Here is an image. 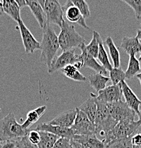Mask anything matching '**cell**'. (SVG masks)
Masks as SVG:
<instances>
[{"label":"cell","instance_id":"37","mask_svg":"<svg viewBox=\"0 0 141 148\" xmlns=\"http://www.w3.org/2000/svg\"><path fill=\"white\" fill-rule=\"evenodd\" d=\"M131 143L133 146H141V134L136 133L132 137Z\"/></svg>","mask_w":141,"mask_h":148},{"label":"cell","instance_id":"46","mask_svg":"<svg viewBox=\"0 0 141 148\" xmlns=\"http://www.w3.org/2000/svg\"><path fill=\"white\" fill-rule=\"evenodd\" d=\"M140 61H141V53H140Z\"/></svg>","mask_w":141,"mask_h":148},{"label":"cell","instance_id":"8","mask_svg":"<svg viewBox=\"0 0 141 148\" xmlns=\"http://www.w3.org/2000/svg\"><path fill=\"white\" fill-rule=\"evenodd\" d=\"M107 108L111 117L119 123L124 120H134L136 112L121 100L107 103Z\"/></svg>","mask_w":141,"mask_h":148},{"label":"cell","instance_id":"21","mask_svg":"<svg viewBox=\"0 0 141 148\" xmlns=\"http://www.w3.org/2000/svg\"><path fill=\"white\" fill-rule=\"evenodd\" d=\"M87 78L90 86L92 87L96 92H99L105 88L106 87L107 83L110 81L108 77L104 76L103 74L100 73L92 74Z\"/></svg>","mask_w":141,"mask_h":148},{"label":"cell","instance_id":"11","mask_svg":"<svg viewBox=\"0 0 141 148\" xmlns=\"http://www.w3.org/2000/svg\"><path fill=\"white\" fill-rule=\"evenodd\" d=\"M98 93V95H95L96 99L106 104L121 101L123 96L121 85L119 83L117 85L106 86Z\"/></svg>","mask_w":141,"mask_h":148},{"label":"cell","instance_id":"20","mask_svg":"<svg viewBox=\"0 0 141 148\" xmlns=\"http://www.w3.org/2000/svg\"><path fill=\"white\" fill-rule=\"evenodd\" d=\"M91 97L77 108L79 110L82 111L88 117L90 121L94 123L96 114V104L94 98V94L91 93Z\"/></svg>","mask_w":141,"mask_h":148},{"label":"cell","instance_id":"6","mask_svg":"<svg viewBox=\"0 0 141 148\" xmlns=\"http://www.w3.org/2000/svg\"><path fill=\"white\" fill-rule=\"evenodd\" d=\"M68 65H74L77 69H81L83 66V59L81 54H76L75 50L65 51L58 56H56L47 72L53 74L58 71H61Z\"/></svg>","mask_w":141,"mask_h":148},{"label":"cell","instance_id":"42","mask_svg":"<svg viewBox=\"0 0 141 148\" xmlns=\"http://www.w3.org/2000/svg\"><path fill=\"white\" fill-rule=\"evenodd\" d=\"M136 37L138 38V40H141V29H139L137 32V34H136Z\"/></svg>","mask_w":141,"mask_h":148},{"label":"cell","instance_id":"3","mask_svg":"<svg viewBox=\"0 0 141 148\" xmlns=\"http://www.w3.org/2000/svg\"><path fill=\"white\" fill-rule=\"evenodd\" d=\"M29 130L23 128L16 120L15 114L11 112L0 120V142L15 141L28 135Z\"/></svg>","mask_w":141,"mask_h":148},{"label":"cell","instance_id":"23","mask_svg":"<svg viewBox=\"0 0 141 148\" xmlns=\"http://www.w3.org/2000/svg\"><path fill=\"white\" fill-rule=\"evenodd\" d=\"M3 8H4V13L7 14L16 22L21 19V14H20L21 7L15 0H4Z\"/></svg>","mask_w":141,"mask_h":148},{"label":"cell","instance_id":"27","mask_svg":"<svg viewBox=\"0 0 141 148\" xmlns=\"http://www.w3.org/2000/svg\"><path fill=\"white\" fill-rule=\"evenodd\" d=\"M140 61L136 58L135 55H130L128 68L125 71V78L131 79L133 77L136 76L137 74L140 73Z\"/></svg>","mask_w":141,"mask_h":148},{"label":"cell","instance_id":"12","mask_svg":"<svg viewBox=\"0 0 141 148\" xmlns=\"http://www.w3.org/2000/svg\"><path fill=\"white\" fill-rule=\"evenodd\" d=\"M62 9L64 16L69 22L76 23L84 29H90V28L86 24L85 18L81 14L79 9L72 3L71 0H67L65 4L62 6Z\"/></svg>","mask_w":141,"mask_h":148},{"label":"cell","instance_id":"41","mask_svg":"<svg viewBox=\"0 0 141 148\" xmlns=\"http://www.w3.org/2000/svg\"><path fill=\"white\" fill-rule=\"evenodd\" d=\"M3 5H4V0H0V16L4 14V13Z\"/></svg>","mask_w":141,"mask_h":148},{"label":"cell","instance_id":"28","mask_svg":"<svg viewBox=\"0 0 141 148\" xmlns=\"http://www.w3.org/2000/svg\"><path fill=\"white\" fill-rule=\"evenodd\" d=\"M102 37L100 34L96 31H93V36L92 41L88 45L86 46V49L90 55L92 56L94 58H97L99 53V42L102 41Z\"/></svg>","mask_w":141,"mask_h":148},{"label":"cell","instance_id":"18","mask_svg":"<svg viewBox=\"0 0 141 148\" xmlns=\"http://www.w3.org/2000/svg\"><path fill=\"white\" fill-rule=\"evenodd\" d=\"M120 48L128 55H135L141 53V44L136 36L124 37Z\"/></svg>","mask_w":141,"mask_h":148},{"label":"cell","instance_id":"15","mask_svg":"<svg viewBox=\"0 0 141 148\" xmlns=\"http://www.w3.org/2000/svg\"><path fill=\"white\" fill-rule=\"evenodd\" d=\"M121 89L123 92V96L125 98V103L136 112V114L138 113L139 107L141 105V101L132 90L127 83L125 81L121 82Z\"/></svg>","mask_w":141,"mask_h":148},{"label":"cell","instance_id":"33","mask_svg":"<svg viewBox=\"0 0 141 148\" xmlns=\"http://www.w3.org/2000/svg\"><path fill=\"white\" fill-rule=\"evenodd\" d=\"M131 7L137 19H141V0H121Z\"/></svg>","mask_w":141,"mask_h":148},{"label":"cell","instance_id":"9","mask_svg":"<svg viewBox=\"0 0 141 148\" xmlns=\"http://www.w3.org/2000/svg\"><path fill=\"white\" fill-rule=\"evenodd\" d=\"M75 135H85L95 134L94 123H92L88 117L82 111L77 108V115L73 125L70 127Z\"/></svg>","mask_w":141,"mask_h":148},{"label":"cell","instance_id":"45","mask_svg":"<svg viewBox=\"0 0 141 148\" xmlns=\"http://www.w3.org/2000/svg\"><path fill=\"white\" fill-rule=\"evenodd\" d=\"M138 118H139L138 121L141 123V110H139L138 113Z\"/></svg>","mask_w":141,"mask_h":148},{"label":"cell","instance_id":"44","mask_svg":"<svg viewBox=\"0 0 141 148\" xmlns=\"http://www.w3.org/2000/svg\"><path fill=\"white\" fill-rule=\"evenodd\" d=\"M38 2L40 3V4H41V5L43 7V6H44V4H45V0H38Z\"/></svg>","mask_w":141,"mask_h":148},{"label":"cell","instance_id":"16","mask_svg":"<svg viewBox=\"0 0 141 148\" xmlns=\"http://www.w3.org/2000/svg\"><path fill=\"white\" fill-rule=\"evenodd\" d=\"M79 49L82 51L81 55L83 59V66L82 68H89L96 71V73H100L102 74H107V71L102 66V64H99L96 58L92 55L88 53V51L86 49L85 44H82L79 46Z\"/></svg>","mask_w":141,"mask_h":148},{"label":"cell","instance_id":"7","mask_svg":"<svg viewBox=\"0 0 141 148\" xmlns=\"http://www.w3.org/2000/svg\"><path fill=\"white\" fill-rule=\"evenodd\" d=\"M43 10L46 16L45 24H53L61 28L65 19L63 18L64 14L62 6L59 3V1L45 0Z\"/></svg>","mask_w":141,"mask_h":148},{"label":"cell","instance_id":"48","mask_svg":"<svg viewBox=\"0 0 141 148\" xmlns=\"http://www.w3.org/2000/svg\"><path fill=\"white\" fill-rule=\"evenodd\" d=\"M56 1H58V0H56Z\"/></svg>","mask_w":141,"mask_h":148},{"label":"cell","instance_id":"29","mask_svg":"<svg viewBox=\"0 0 141 148\" xmlns=\"http://www.w3.org/2000/svg\"><path fill=\"white\" fill-rule=\"evenodd\" d=\"M97 58L99 62L102 64V66H103L106 70L108 71L112 70L113 67L111 66V63H110L109 59H108V55H107L106 51L105 50V48H104V42L102 41V40L99 42V53H98Z\"/></svg>","mask_w":141,"mask_h":148},{"label":"cell","instance_id":"13","mask_svg":"<svg viewBox=\"0 0 141 148\" xmlns=\"http://www.w3.org/2000/svg\"><path fill=\"white\" fill-rule=\"evenodd\" d=\"M36 130L38 131H46L57 135L59 138H65L73 140L75 134L73 130L67 127H62L60 126L53 125L48 124V123H41L35 128Z\"/></svg>","mask_w":141,"mask_h":148},{"label":"cell","instance_id":"14","mask_svg":"<svg viewBox=\"0 0 141 148\" xmlns=\"http://www.w3.org/2000/svg\"><path fill=\"white\" fill-rule=\"evenodd\" d=\"M77 115V108H76L71 109L63 112H61L60 114L53 118L50 121L47 122V123L53 125L60 126L62 127H67L70 128L73 125Z\"/></svg>","mask_w":141,"mask_h":148},{"label":"cell","instance_id":"36","mask_svg":"<svg viewBox=\"0 0 141 148\" xmlns=\"http://www.w3.org/2000/svg\"><path fill=\"white\" fill-rule=\"evenodd\" d=\"M28 138L29 141L34 145H37L39 143L41 140V135H40L39 132L38 130H36L35 129L30 130L28 133Z\"/></svg>","mask_w":141,"mask_h":148},{"label":"cell","instance_id":"26","mask_svg":"<svg viewBox=\"0 0 141 148\" xmlns=\"http://www.w3.org/2000/svg\"><path fill=\"white\" fill-rule=\"evenodd\" d=\"M61 71L66 77L73 81H78V82H85L87 81V78L79 71V70L74 65H68L65 66L61 70Z\"/></svg>","mask_w":141,"mask_h":148},{"label":"cell","instance_id":"17","mask_svg":"<svg viewBox=\"0 0 141 148\" xmlns=\"http://www.w3.org/2000/svg\"><path fill=\"white\" fill-rule=\"evenodd\" d=\"M73 140L83 145L87 148H106V144L97 138L95 134L85 135H75Z\"/></svg>","mask_w":141,"mask_h":148},{"label":"cell","instance_id":"34","mask_svg":"<svg viewBox=\"0 0 141 148\" xmlns=\"http://www.w3.org/2000/svg\"><path fill=\"white\" fill-rule=\"evenodd\" d=\"M16 148H38L37 145H34L29 141L28 135L15 140Z\"/></svg>","mask_w":141,"mask_h":148},{"label":"cell","instance_id":"38","mask_svg":"<svg viewBox=\"0 0 141 148\" xmlns=\"http://www.w3.org/2000/svg\"><path fill=\"white\" fill-rule=\"evenodd\" d=\"M0 148H16L14 141H6L1 142L0 145Z\"/></svg>","mask_w":141,"mask_h":148},{"label":"cell","instance_id":"25","mask_svg":"<svg viewBox=\"0 0 141 148\" xmlns=\"http://www.w3.org/2000/svg\"><path fill=\"white\" fill-rule=\"evenodd\" d=\"M104 44L106 45L107 47H108V51H109V54L111 56V59H112L114 68L120 67V53H119V49H117L116 46L115 45L112 38L110 36L107 37L105 41H104Z\"/></svg>","mask_w":141,"mask_h":148},{"label":"cell","instance_id":"19","mask_svg":"<svg viewBox=\"0 0 141 148\" xmlns=\"http://www.w3.org/2000/svg\"><path fill=\"white\" fill-rule=\"evenodd\" d=\"M25 1L26 6H28L30 8L32 14L36 18V21H38V24L41 29H43L45 26V21H46V16L43 10V7L38 2V0H25Z\"/></svg>","mask_w":141,"mask_h":148},{"label":"cell","instance_id":"35","mask_svg":"<svg viewBox=\"0 0 141 148\" xmlns=\"http://www.w3.org/2000/svg\"><path fill=\"white\" fill-rule=\"evenodd\" d=\"M53 148H73L71 140L65 138H60L55 143Z\"/></svg>","mask_w":141,"mask_h":148},{"label":"cell","instance_id":"47","mask_svg":"<svg viewBox=\"0 0 141 148\" xmlns=\"http://www.w3.org/2000/svg\"><path fill=\"white\" fill-rule=\"evenodd\" d=\"M1 142H0V145H1Z\"/></svg>","mask_w":141,"mask_h":148},{"label":"cell","instance_id":"43","mask_svg":"<svg viewBox=\"0 0 141 148\" xmlns=\"http://www.w3.org/2000/svg\"><path fill=\"white\" fill-rule=\"evenodd\" d=\"M136 78H137L139 80V81H140V85H141V72H140V73L137 74V75H136Z\"/></svg>","mask_w":141,"mask_h":148},{"label":"cell","instance_id":"5","mask_svg":"<svg viewBox=\"0 0 141 148\" xmlns=\"http://www.w3.org/2000/svg\"><path fill=\"white\" fill-rule=\"evenodd\" d=\"M141 123L138 120H124L119 122L102 141L106 145L112 140L133 136L138 132Z\"/></svg>","mask_w":141,"mask_h":148},{"label":"cell","instance_id":"1","mask_svg":"<svg viewBox=\"0 0 141 148\" xmlns=\"http://www.w3.org/2000/svg\"><path fill=\"white\" fill-rule=\"evenodd\" d=\"M60 49L58 36L50 24H45L43 28V38L41 43V53L40 61L50 69L57 52Z\"/></svg>","mask_w":141,"mask_h":148},{"label":"cell","instance_id":"39","mask_svg":"<svg viewBox=\"0 0 141 148\" xmlns=\"http://www.w3.org/2000/svg\"><path fill=\"white\" fill-rule=\"evenodd\" d=\"M72 142V145H73V148H87L85 146H84L83 145L80 144L79 143H77V142L73 141V140H71Z\"/></svg>","mask_w":141,"mask_h":148},{"label":"cell","instance_id":"40","mask_svg":"<svg viewBox=\"0 0 141 148\" xmlns=\"http://www.w3.org/2000/svg\"><path fill=\"white\" fill-rule=\"evenodd\" d=\"M15 1H16V3H17L18 4H19V6L20 7H24L26 6V1L25 0H15Z\"/></svg>","mask_w":141,"mask_h":148},{"label":"cell","instance_id":"22","mask_svg":"<svg viewBox=\"0 0 141 148\" xmlns=\"http://www.w3.org/2000/svg\"><path fill=\"white\" fill-rule=\"evenodd\" d=\"M46 106H42L37 108L35 110H31L30 112H28V114H27L26 119L23 123V124L21 125L23 128L25 130H28L29 127L32 125L36 123L40 119V118L43 115L45 111L46 110Z\"/></svg>","mask_w":141,"mask_h":148},{"label":"cell","instance_id":"30","mask_svg":"<svg viewBox=\"0 0 141 148\" xmlns=\"http://www.w3.org/2000/svg\"><path fill=\"white\" fill-rule=\"evenodd\" d=\"M133 136L112 140L106 145V148H133L131 143Z\"/></svg>","mask_w":141,"mask_h":148},{"label":"cell","instance_id":"32","mask_svg":"<svg viewBox=\"0 0 141 148\" xmlns=\"http://www.w3.org/2000/svg\"><path fill=\"white\" fill-rule=\"evenodd\" d=\"M71 1L77 8L79 9L81 14L83 16L84 18L89 17L91 15L89 7L85 0H71Z\"/></svg>","mask_w":141,"mask_h":148},{"label":"cell","instance_id":"2","mask_svg":"<svg viewBox=\"0 0 141 148\" xmlns=\"http://www.w3.org/2000/svg\"><path fill=\"white\" fill-rule=\"evenodd\" d=\"M96 104V114L94 120L95 135L98 137H102L103 140L107 134L112 130L116 125L118 122L111 117L106 103L97 101L95 98Z\"/></svg>","mask_w":141,"mask_h":148},{"label":"cell","instance_id":"4","mask_svg":"<svg viewBox=\"0 0 141 148\" xmlns=\"http://www.w3.org/2000/svg\"><path fill=\"white\" fill-rule=\"evenodd\" d=\"M60 29L58 41L60 48L62 51L79 48L82 44H85V38L77 33L73 24L65 20Z\"/></svg>","mask_w":141,"mask_h":148},{"label":"cell","instance_id":"31","mask_svg":"<svg viewBox=\"0 0 141 148\" xmlns=\"http://www.w3.org/2000/svg\"><path fill=\"white\" fill-rule=\"evenodd\" d=\"M110 81H111L112 85H117L123 81H125V71L119 68H113L112 70L109 71Z\"/></svg>","mask_w":141,"mask_h":148},{"label":"cell","instance_id":"24","mask_svg":"<svg viewBox=\"0 0 141 148\" xmlns=\"http://www.w3.org/2000/svg\"><path fill=\"white\" fill-rule=\"evenodd\" d=\"M38 132L41 135V140L38 144V148H53L57 140L60 138L54 134L46 131H38Z\"/></svg>","mask_w":141,"mask_h":148},{"label":"cell","instance_id":"10","mask_svg":"<svg viewBox=\"0 0 141 148\" xmlns=\"http://www.w3.org/2000/svg\"><path fill=\"white\" fill-rule=\"evenodd\" d=\"M17 24L26 53H33L36 50L41 49V43L35 38L31 32L26 27L21 18L17 21Z\"/></svg>","mask_w":141,"mask_h":148}]
</instances>
